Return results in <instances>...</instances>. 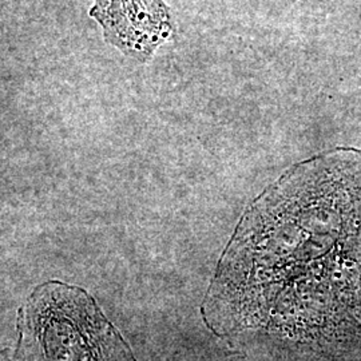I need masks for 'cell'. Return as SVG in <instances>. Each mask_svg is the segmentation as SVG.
<instances>
[{"mask_svg": "<svg viewBox=\"0 0 361 361\" xmlns=\"http://www.w3.org/2000/svg\"><path fill=\"white\" fill-rule=\"evenodd\" d=\"M207 326L250 361L361 344V154L302 162L256 200L219 261Z\"/></svg>", "mask_w": 361, "mask_h": 361, "instance_id": "obj_1", "label": "cell"}, {"mask_svg": "<svg viewBox=\"0 0 361 361\" xmlns=\"http://www.w3.org/2000/svg\"><path fill=\"white\" fill-rule=\"evenodd\" d=\"M18 322L15 350L25 361H135L94 298L77 286L40 285Z\"/></svg>", "mask_w": 361, "mask_h": 361, "instance_id": "obj_2", "label": "cell"}, {"mask_svg": "<svg viewBox=\"0 0 361 361\" xmlns=\"http://www.w3.org/2000/svg\"><path fill=\"white\" fill-rule=\"evenodd\" d=\"M90 16L110 46L141 63L150 61L177 30L164 0H94Z\"/></svg>", "mask_w": 361, "mask_h": 361, "instance_id": "obj_3", "label": "cell"}, {"mask_svg": "<svg viewBox=\"0 0 361 361\" xmlns=\"http://www.w3.org/2000/svg\"><path fill=\"white\" fill-rule=\"evenodd\" d=\"M1 361H25L22 357H20V355L15 350L13 353H10V352H7V353H3V357H1Z\"/></svg>", "mask_w": 361, "mask_h": 361, "instance_id": "obj_4", "label": "cell"}]
</instances>
